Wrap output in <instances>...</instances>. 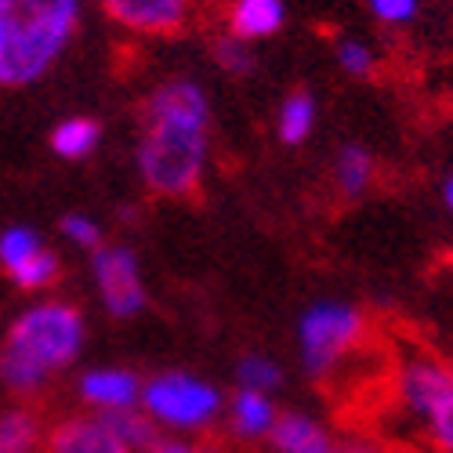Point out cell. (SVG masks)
<instances>
[{"label": "cell", "instance_id": "24", "mask_svg": "<svg viewBox=\"0 0 453 453\" xmlns=\"http://www.w3.org/2000/svg\"><path fill=\"white\" fill-rule=\"evenodd\" d=\"M366 8L381 26H410L421 12V0H366Z\"/></svg>", "mask_w": 453, "mask_h": 453}, {"label": "cell", "instance_id": "12", "mask_svg": "<svg viewBox=\"0 0 453 453\" xmlns=\"http://www.w3.org/2000/svg\"><path fill=\"white\" fill-rule=\"evenodd\" d=\"M287 22L283 0H225V33L236 41H269Z\"/></svg>", "mask_w": 453, "mask_h": 453}, {"label": "cell", "instance_id": "16", "mask_svg": "<svg viewBox=\"0 0 453 453\" xmlns=\"http://www.w3.org/2000/svg\"><path fill=\"white\" fill-rule=\"evenodd\" d=\"M377 178V160L366 145H342L337 149V157H334V185H337V193L356 200L363 193H370V185Z\"/></svg>", "mask_w": 453, "mask_h": 453}, {"label": "cell", "instance_id": "21", "mask_svg": "<svg viewBox=\"0 0 453 453\" xmlns=\"http://www.w3.org/2000/svg\"><path fill=\"white\" fill-rule=\"evenodd\" d=\"M211 55H214L218 69H225L229 77H247V73L254 69V48L247 41H236V36H229V33L214 36Z\"/></svg>", "mask_w": 453, "mask_h": 453}, {"label": "cell", "instance_id": "23", "mask_svg": "<svg viewBox=\"0 0 453 453\" xmlns=\"http://www.w3.org/2000/svg\"><path fill=\"white\" fill-rule=\"evenodd\" d=\"M62 236H65V243L81 247V250H91V254H95L98 247H105L102 225H98L91 214H81V211H73V214L62 218Z\"/></svg>", "mask_w": 453, "mask_h": 453}, {"label": "cell", "instance_id": "29", "mask_svg": "<svg viewBox=\"0 0 453 453\" xmlns=\"http://www.w3.org/2000/svg\"><path fill=\"white\" fill-rule=\"evenodd\" d=\"M193 4H211V0H193Z\"/></svg>", "mask_w": 453, "mask_h": 453}, {"label": "cell", "instance_id": "25", "mask_svg": "<svg viewBox=\"0 0 453 453\" xmlns=\"http://www.w3.org/2000/svg\"><path fill=\"white\" fill-rule=\"evenodd\" d=\"M149 453H200V446H196V442H188V439H178V435H171V439L164 435Z\"/></svg>", "mask_w": 453, "mask_h": 453}, {"label": "cell", "instance_id": "10", "mask_svg": "<svg viewBox=\"0 0 453 453\" xmlns=\"http://www.w3.org/2000/svg\"><path fill=\"white\" fill-rule=\"evenodd\" d=\"M142 385L145 381L127 366H91L81 373L77 395L91 406V413H120L142 403Z\"/></svg>", "mask_w": 453, "mask_h": 453}, {"label": "cell", "instance_id": "28", "mask_svg": "<svg viewBox=\"0 0 453 453\" xmlns=\"http://www.w3.org/2000/svg\"><path fill=\"white\" fill-rule=\"evenodd\" d=\"M200 453H229V449H225V446H214V442H211V446H200Z\"/></svg>", "mask_w": 453, "mask_h": 453}, {"label": "cell", "instance_id": "13", "mask_svg": "<svg viewBox=\"0 0 453 453\" xmlns=\"http://www.w3.org/2000/svg\"><path fill=\"white\" fill-rule=\"evenodd\" d=\"M276 418H280V410H276L273 395H265V392L236 388V395L229 399V428H233L243 442L269 439Z\"/></svg>", "mask_w": 453, "mask_h": 453}, {"label": "cell", "instance_id": "4", "mask_svg": "<svg viewBox=\"0 0 453 453\" xmlns=\"http://www.w3.org/2000/svg\"><path fill=\"white\" fill-rule=\"evenodd\" d=\"M395 395L435 453H453V366L435 356L399 363Z\"/></svg>", "mask_w": 453, "mask_h": 453}, {"label": "cell", "instance_id": "19", "mask_svg": "<svg viewBox=\"0 0 453 453\" xmlns=\"http://www.w3.org/2000/svg\"><path fill=\"white\" fill-rule=\"evenodd\" d=\"M102 418L112 425V432H117L134 453H149L160 439H164V432L145 418V410L142 406H134V410H120V413H102Z\"/></svg>", "mask_w": 453, "mask_h": 453}, {"label": "cell", "instance_id": "1", "mask_svg": "<svg viewBox=\"0 0 453 453\" xmlns=\"http://www.w3.org/2000/svg\"><path fill=\"white\" fill-rule=\"evenodd\" d=\"M211 164V98L188 81L171 77L149 91L134 167L142 185L160 200H185L203 185Z\"/></svg>", "mask_w": 453, "mask_h": 453}, {"label": "cell", "instance_id": "15", "mask_svg": "<svg viewBox=\"0 0 453 453\" xmlns=\"http://www.w3.org/2000/svg\"><path fill=\"white\" fill-rule=\"evenodd\" d=\"M51 153L65 164H81L98 153L102 145V124L95 117H65L51 127Z\"/></svg>", "mask_w": 453, "mask_h": 453}, {"label": "cell", "instance_id": "8", "mask_svg": "<svg viewBox=\"0 0 453 453\" xmlns=\"http://www.w3.org/2000/svg\"><path fill=\"white\" fill-rule=\"evenodd\" d=\"M105 19L131 36H174L193 19V0H98Z\"/></svg>", "mask_w": 453, "mask_h": 453}, {"label": "cell", "instance_id": "7", "mask_svg": "<svg viewBox=\"0 0 453 453\" xmlns=\"http://www.w3.org/2000/svg\"><path fill=\"white\" fill-rule=\"evenodd\" d=\"M91 280L102 309L112 319H134L149 305V290L142 280L138 254L124 243H105L91 254Z\"/></svg>", "mask_w": 453, "mask_h": 453}, {"label": "cell", "instance_id": "5", "mask_svg": "<svg viewBox=\"0 0 453 453\" xmlns=\"http://www.w3.org/2000/svg\"><path fill=\"white\" fill-rule=\"evenodd\" d=\"M366 334V319L349 301H312L297 319V352L312 381H326L349 363Z\"/></svg>", "mask_w": 453, "mask_h": 453}, {"label": "cell", "instance_id": "11", "mask_svg": "<svg viewBox=\"0 0 453 453\" xmlns=\"http://www.w3.org/2000/svg\"><path fill=\"white\" fill-rule=\"evenodd\" d=\"M269 446L273 453H342L334 432L305 410H280L269 432Z\"/></svg>", "mask_w": 453, "mask_h": 453}, {"label": "cell", "instance_id": "26", "mask_svg": "<svg viewBox=\"0 0 453 453\" xmlns=\"http://www.w3.org/2000/svg\"><path fill=\"white\" fill-rule=\"evenodd\" d=\"M342 453H385L377 442H349V446H342Z\"/></svg>", "mask_w": 453, "mask_h": 453}, {"label": "cell", "instance_id": "9", "mask_svg": "<svg viewBox=\"0 0 453 453\" xmlns=\"http://www.w3.org/2000/svg\"><path fill=\"white\" fill-rule=\"evenodd\" d=\"M44 453H134L102 413H69L48 428Z\"/></svg>", "mask_w": 453, "mask_h": 453}, {"label": "cell", "instance_id": "14", "mask_svg": "<svg viewBox=\"0 0 453 453\" xmlns=\"http://www.w3.org/2000/svg\"><path fill=\"white\" fill-rule=\"evenodd\" d=\"M48 428L33 406L0 410V453H44Z\"/></svg>", "mask_w": 453, "mask_h": 453}, {"label": "cell", "instance_id": "2", "mask_svg": "<svg viewBox=\"0 0 453 453\" xmlns=\"http://www.w3.org/2000/svg\"><path fill=\"white\" fill-rule=\"evenodd\" d=\"M88 342L84 312L69 301H36L22 309L0 342V385L12 395L44 392L81 359Z\"/></svg>", "mask_w": 453, "mask_h": 453}, {"label": "cell", "instance_id": "18", "mask_svg": "<svg viewBox=\"0 0 453 453\" xmlns=\"http://www.w3.org/2000/svg\"><path fill=\"white\" fill-rule=\"evenodd\" d=\"M44 250H48V243L36 229H29V225H8V229L0 233V269L12 280Z\"/></svg>", "mask_w": 453, "mask_h": 453}, {"label": "cell", "instance_id": "27", "mask_svg": "<svg viewBox=\"0 0 453 453\" xmlns=\"http://www.w3.org/2000/svg\"><path fill=\"white\" fill-rule=\"evenodd\" d=\"M442 203H446V211H449V218H453V174L442 181Z\"/></svg>", "mask_w": 453, "mask_h": 453}, {"label": "cell", "instance_id": "6", "mask_svg": "<svg viewBox=\"0 0 453 453\" xmlns=\"http://www.w3.org/2000/svg\"><path fill=\"white\" fill-rule=\"evenodd\" d=\"M145 418L153 421L160 432H174V435H188V432H203L211 428L221 410H225V395L218 385L203 381L196 373L185 370H167L149 377L142 385V403Z\"/></svg>", "mask_w": 453, "mask_h": 453}, {"label": "cell", "instance_id": "20", "mask_svg": "<svg viewBox=\"0 0 453 453\" xmlns=\"http://www.w3.org/2000/svg\"><path fill=\"white\" fill-rule=\"evenodd\" d=\"M236 385L250 388V392H265L273 395L283 385V366L273 356H261V352H247L236 363Z\"/></svg>", "mask_w": 453, "mask_h": 453}, {"label": "cell", "instance_id": "22", "mask_svg": "<svg viewBox=\"0 0 453 453\" xmlns=\"http://www.w3.org/2000/svg\"><path fill=\"white\" fill-rule=\"evenodd\" d=\"M334 55H337V65H342L349 77H370L373 65H377V55L370 44H363L359 36H342V41L334 44Z\"/></svg>", "mask_w": 453, "mask_h": 453}, {"label": "cell", "instance_id": "3", "mask_svg": "<svg viewBox=\"0 0 453 453\" xmlns=\"http://www.w3.org/2000/svg\"><path fill=\"white\" fill-rule=\"evenodd\" d=\"M84 0H0V91L41 84L81 29Z\"/></svg>", "mask_w": 453, "mask_h": 453}, {"label": "cell", "instance_id": "17", "mask_svg": "<svg viewBox=\"0 0 453 453\" xmlns=\"http://www.w3.org/2000/svg\"><path fill=\"white\" fill-rule=\"evenodd\" d=\"M316 98L309 91H290L276 112V134L283 145H305L316 127Z\"/></svg>", "mask_w": 453, "mask_h": 453}]
</instances>
